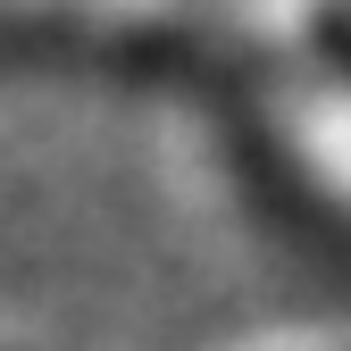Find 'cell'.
I'll list each match as a JSON object with an SVG mask.
<instances>
[{
    "instance_id": "obj_1",
    "label": "cell",
    "mask_w": 351,
    "mask_h": 351,
    "mask_svg": "<svg viewBox=\"0 0 351 351\" xmlns=\"http://www.w3.org/2000/svg\"><path fill=\"white\" fill-rule=\"evenodd\" d=\"M0 351H9V343H0Z\"/></svg>"
}]
</instances>
